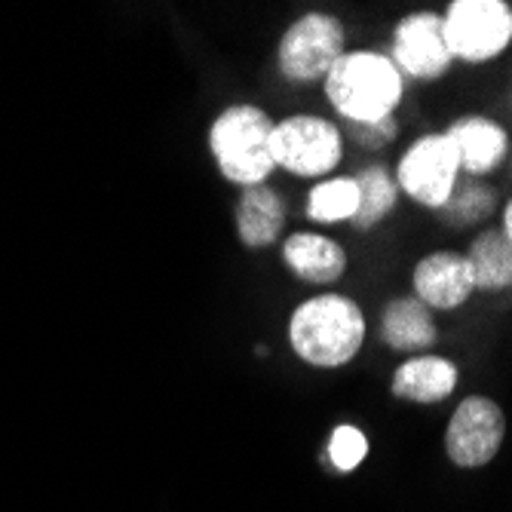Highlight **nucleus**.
Segmentation results:
<instances>
[{"label": "nucleus", "mask_w": 512, "mask_h": 512, "mask_svg": "<svg viewBox=\"0 0 512 512\" xmlns=\"http://www.w3.org/2000/svg\"><path fill=\"white\" fill-rule=\"evenodd\" d=\"M368 335L362 307L338 292H322L301 301L286 325L292 353L310 368H344L350 365Z\"/></svg>", "instance_id": "obj_1"}, {"label": "nucleus", "mask_w": 512, "mask_h": 512, "mask_svg": "<svg viewBox=\"0 0 512 512\" xmlns=\"http://www.w3.org/2000/svg\"><path fill=\"white\" fill-rule=\"evenodd\" d=\"M325 99L347 123H378L396 117L405 80L396 65L375 50H347L325 74Z\"/></svg>", "instance_id": "obj_2"}, {"label": "nucleus", "mask_w": 512, "mask_h": 512, "mask_svg": "<svg viewBox=\"0 0 512 512\" xmlns=\"http://www.w3.org/2000/svg\"><path fill=\"white\" fill-rule=\"evenodd\" d=\"M209 154L218 175L240 191L273 175V120L252 102L227 105L209 126Z\"/></svg>", "instance_id": "obj_3"}, {"label": "nucleus", "mask_w": 512, "mask_h": 512, "mask_svg": "<svg viewBox=\"0 0 512 512\" xmlns=\"http://www.w3.org/2000/svg\"><path fill=\"white\" fill-rule=\"evenodd\" d=\"M347 53V25L322 10L298 16L279 37L276 71L292 86L322 83L335 62Z\"/></svg>", "instance_id": "obj_4"}, {"label": "nucleus", "mask_w": 512, "mask_h": 512, "mask_svg": "<svg viewBox=\"0 0 512 512\" xmlns=\"http://www.w3.org/2000/svg\"><path fill=\"white\" fill-rule=\"evenodd\" d=\"M442 37L454 62L488 65L512 43V7L506 0H451Z\"/></svg>", "instance_id": "obj_5"}, {"label": "nucleus", "mask_w": 512, "mask_h": 512, "mask_svg": "<svg viewBox=\"0 0 512 512\" xmlns=\"http://www.w3.org/2000/svg\"><path fill=\"white\" fill-rule=\"evenodd\" d=\"M344 157V132L325 117L292 114L273 123V163L298 178H325Z\"/></svg>", "instance_id": "obj_6"}, {"label": "nucleus", "mask_w": 512, "mask_h": 512, "mask_svg": "<svg viewBox=\"0 0 512 512\" xmlns=\"http://www.w3.org/2000/svg\"><path fill=\"white\" fill-rule=\"evenodd\" d=\"M396 188L417 206L442 209L460 181V160L445 132H427L405 148L396 163Z\"/></svg>", "instance_id": "obj_7"}, {"label": "nucleus", "mask_w": 512, "mask_h": 512, "mask_svg": "<svg viewBox=\"0 0 512 512\" xmlns=\"http://www.w3.org/2000/svg\"><path fill=\"white\" fill-rule=\"evenodd\" d=\"M506 436L503 408L491 396H467L451 414L445 430V454L454 467L476 470L491 463Z\"/></svg>", "instance_id": "obj_8"}, {"label": "nucleus", "mask_w": 512, "mask_h": 512, "mask_svg": "<svg viewBox=\"0 0 512 512\" xmlns=\"http://www.w3.org/2000/svg\"><path fill=\"white\" fill-rule=\"evenodd\" d=\"M387 59L396 65L402 80L405 77L417 83L442 80L454 65L445 46V37H442V16L433 10H417V13L402 16L393 25Z\"/></svg>", "instance_id": "obj_9"}, {"label": "nucleus", "mask_w": 512, "mask_h": 512, "mask_svg": "<svg viewBox=\"0 0 512 512\" xmlns=\"http://www.w3.org/2000/svg\"><path fill=\"white\" fill-rule=\"evenodd\" d=\"M411 295L427 310H457L476 295L473 270L463 252L436 249L424 255L411 270Z\"/></svg>", "instance_id": "obj_10"}, {"label": "nucleus", "mask_w": 512, "mask_h": 512, "mask_svg": "<svg viewBox=\"0 0 512 512\" xmlns=\"http://www.w3.org/2000/svg\"><path fill=\"white\" fill-rule=\"evenodd\" d=\"M445 135L451 138V145L460 160V172H467L473 181L491 175L509 154V135L506 129L482 114H467L457 117Z\"/></svg>", "instance_id": "obj_11"}, {"label": "nucleus", "mask_w": 512, "mask_h": 512, "mask_svg": "<svg viewBox=\"0 0 512 512\" xmlns=\"http://www.w3.org/2000/svg\"><path fill=\"white\" fill-rule=\"evenodd\" d=\"M457 381L460 368L448 356L421 353L396 365L390 375V393L414 405H439L457 390Z\"/></svg>", "instance_id": "obj_12"}, {"label": "nucleus", "mask_w": 512, "mask_h": 512, "mask_svg": "<svg viewBox=\"0 0 512 512\" xmlns=\"http://www.w3.org/2000/svg\"><path fill=\"white\" fill-rule=\"evenodd\" d=\"M283 264L307 286H335L347 273V252L338 240L325 234L295 230L283 243Z\"/></svg>", "instance_id": "obj_13"}, {"label": "nucleus", "mask_w": 512, "mask_h": 512, "mask_svg": "<svg viewBox=\"0 0 512 512\" xmlns=\"http://www.w3.org/2000/svg\"><path fill=\"white\" fill-rule=\"evenodd\" d=\"M237 240L243 249L261 252L270 249L286 230V200L270 184H255L246 188L234 209Z\"/></svg>", "instance_id": "obj_14"}, {"label": "nucleus", "mask_w": 512, "mask_h": 512, "mask_svg": "<svg viewBox=\"0 0 512 512\" xmlns=\"http://www.w3.org/2000/svg\"><path fill=\"white\" fill-rule=\"evenodd\" d=\"M381 341L393 353H430L439 341V325L433 310H427L414 295H399L387 301L381 313Z\"/></svg>", "instance_id": "obj_15"}, {"label": "nucleus", "mask_w": 512, "mask_h": 512, "mask_svg": "<svg viewBox=\"0 0 512 512\" xmlns=\"http://www.w3.org/2000/svg\"><path fill=\"white\" fill-rule=\"evenodd\" d=\"M473 270L476 292H506L512 286V240L503 237L497 227L482 234L463 252Z\"/></svg>", "instance_id": "obj_16"}, {"label": "nucleus", "mask_w": 512, "mask_h": 512, "mask_svg": "<svg viewBox=\"0 0 512 512\" xmlns=\"http://www.w3.org/2000/svg\"><path fill=\"white\" fill-rule=\"evenodd\" d=\"M353 181L359 188V206H356V215L350 224L359 230V234H368V230H375L381 221H387L396 212L399 188L384 166H365L359 175H353Z\"/></svg>", "instance_id": "obj_17"}, {"label": "nucleus", "mask_w": 512, "mask_h": 512, "mask_svg": "<svg viewBox=\"0 0 512 512\" xmlns=\"http://www.w3.org/2000/svg\"><path fill=\"white\" fill-rule=\"evenodd\" d=\"M356 206H359L356 181L347 175H338V178H325L313 184L304 212L316 224H341V221H353Z\"/></svg>", "instance_id": "obj_18"}, {"label": "nucleus", "mask_w": 512, "mask_h": 512, "mask_svg": "<svg viewBox=\"0 0 512 512\" xmlns=\"http://www.w3.org/2000/svg\"><path fill=\"white\" fill-rule=\"evenodd\" d=\"M494 203L497 200L488 184H482V181L460 184L457 181V188L448 197V203L442 206V212L448 215V224H454V227H473L494 212Z\"/></svg>", "instance_id": "obj_19"}, {"label": "nucleus", "mask_w": 512, "mask_h": 512, "mask_svg": "<svg viewBox=\"0 0 512 512\" xmlns=\"http://www.w3.org/2000/svg\"><path fill=\"white\" fill-rule=\"evenodd\" d=\"M368 457V439L353 424H338L329 439V460L338 473H353L359 463Z\"/></svg>", "instance_id": "obj_20"}, {"label": "nucleus", "mask_w": 512, "mask_h": 512, "mask_svg": "<svg viewBox=\"0 0 512 512\" xmlns=\"http://www.w3.org/2000/svg\"><path fill=\"white\" fill-rule=\"evenodd\" d=\"M347 132H350L353 142L362 145V148H384L399 135V120L387 117V120H378V123H347Z\"/></svg>", "instance_id": "obj_21"}, {"label": "nucleus", "mask_w": 512, "mask_h": 512, "mask_svg": "<svg viewBox=\"0 0 512 512\" xmlns=\"http://www.w3.org/2000/svg\"><path fill=\"white\" fill-rule=\"evenodd\" d=\"M497 230H500L503 237L512 240V206L509 203H503V209H500V227Z\"/></svg>", "instance_id": "obj_22"}]
</instances>
